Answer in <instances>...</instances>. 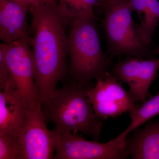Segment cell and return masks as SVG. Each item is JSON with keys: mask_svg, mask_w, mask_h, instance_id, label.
<instances>
[{"mask_svg": "<svg viewBox=\"0 0 159 159\" xmlns=\"http://www.w3.org/2000/svg\"><path fill=\"white\" fill-rule=\"evenodd\" d=\"M0 159H23L19 132H0Z\"/></svg>", "mask_w": 159, "mask_h": 159, "instance_id": "cell-15", "label": "cell"}, {"mask_svg": "<svg viewBox=\"0 0 159 159\" xmlns=\"http://www.w3.org/2000/svg\"><path fill=\"white\" fill-rule=\"evenodd\" d=\"M128 135L122 132L106 143L89 141L74 133L60 134L54 159H123L130 154L126 145Z\"/></svg>", "mask_w": 159, "mask_h": 159, "instance_id": "cell-5", "label": "cell"}, {"mask_svg": "<svg viewBox=\"0 0 159 159\" xmlns=\"http://www.w3.org/2000/svg\"><path fill=\"white\" fill-rule=\"evenodd\" d=\"M44 4L50 6H55L57 4V0H43Z\"/></svg>", "mask_w": 159, "mask_h": 159, "instance_id": "cell-20", "label": "cell"}, {"mask_svg": "<svg viewBox=\"0 0 159 159\" xmlns=\"http://www.w3.org/2000/svg\"><path fill=\"white\" fill-rule=\"evenodd\" d=\"M159 114V93L151 97L144 102L135 111L130 114L131 121L128 127L124 130L128 135L131 132L139 127L149 119Z\"/></svg>", "mask_w": 159, "mask_h": 159, "instance_id": "cell-14", "label": "cell"}, {"mask_svg": "<svg viewBox=\"0 0 159 159\" xmlns=\"http://www.w3.org/2000/svg\"><path fill=\"white\" fill-rule=\"evenodd\" d=\"M21 6L29 8L30 6H38L43 3V0H11Z\"/></svg>", "mask_w": 159, "mask_h": 159, "instance_id": "cell-18", "label": "cell"}, {"mask_svg": "<svg viewBox=\"0 0 159 159\" xmlns=\"http://www.w3.org/2000/svg\"><path fill=\"white\" fill-rule=\"evenodd\" d=\"M100 0H57L56 8L66 25L76 20L95 18Z\"/></svg>", "mask_w": 159, "mask_h": 159, "instance_id": "cell-13", "label": "cell"}, {"mask_svg": "<svg viewBox=\"0 0 159 159\" xmlns=\"http://www.w3.org/2000/svg\"><path fill=\"white\" fill-rule=\"evenodd\" d=\"M127 137L126 145L132 158L159 159V121L151 122L142 129H134Z\"/></svg>", "mask_w": 159, "mask_h": 159, "instance_id": "cell-12", "label": "cell"}, {"mask_svg": "<svg viewBox=\"0 0 159 159\" xmlns=\"http://www.w3.org/2000/svg\"><path fill=\"white\" fill-rule=\"evenodd\" d=\"M30 39L4 43L9 70V80L18 90L28 105L41 102L35 84L34 58Z\"/></svg>", "mask_w": 159, "mask_h": 159, "instance_id": "cell-7", "label": "cell"}, {"mask_svg": "<svg viewBox=\"0 0 159 159\" xmlns=\"http://www.w3.org/2000/svg\"><path fill=\"white\" fill-rule=\"evenodd\" d=\"M149 0H130L133 11H136L139 18L142 20V15L144 14L148 7Z\"/></svg>", "mask_w": 159, "mask_h": 159, "instance_id": "cell-17", "label": "cell"}, {"mask_svg": "<svg viewBox=\"0 0 159 159\" xmlns=\"http://www.w3.org/2000/svg\"><path fill=\"white\" fill-rule=\"evenodd\" d=\"M28 104L8 80L0 89V132H19L25 120Z\"/></svg>", "mask_w": 159, "mask_h": 159, "instance_id": "cell-10", "label": "cell"}, {"mask_svg": "<svg viewBox=\"0 0 159 159\" xmlns=\"http://www.w3.org/2000/svg\"><path fill=\"white\" fill-rule=\"evenodd\" d=\"M114 0H100L99 6H102L103 8H105L106 6H107L110 3Z\"/></svg>", "mask_w": 159, "mask_h": 159, "instance_id": "cell-19", "label": "cell"}, {"mask_svg": "<svg viewBox=\"0 0 159 159\" xmlns=\"http://www.w3.org/2000/svg\"><path fill=\"white\" fill-rule=\"evenodd\" d=\"M159 69V58L144 59L131 57L119 61L113 66L112 73L120 81L129 87V93L135 102H144L151 84L155 79Z\"/></svg>", "mask_w": 159, "mask_h": 159, "instance_id": "cell-9", "label": "cell"}, {"mask_svg": "<svg viewBox=\"0 0 159 159\" xmlns=\"http://www.w3.org/2000/svg\"><path fill=\"white\" fill-rule=\"evenodd\" d=\"M104 8L102 27L111 57L148 56L149 45L143 40L137 31L130 0H114Z\"/></svg>", "mask_w": 159, "mask_h": 159, "instance_id": "cell-4", "label": "cell"}, {"mask_svg": "<svg viewBox=\"0 0 159 159\" xmlns=\"http://www.w3.org/2000/svg\"><path fill=\"white\" fill-rule=\"evenodd\" d=\"M32 15L31 44L35 82L41 102L51 98L59 81L64 79L68 54L66 24L55 6L43 3L30 6Z\"/></svg>", "mask_w": 159, "mask_h": 159, "instance_id": "cell-1", "label": "cell"}, {"mask_svg": "<svg viewBox=\"0 0 159 159\" xmlns=\"http://www.w3.org/2000/svg\"><path fill=\"white\" fill-rule=\"evenodd\" d=\"M94 87L88 91L95 114L101 119L114 118L125 112L132 113L139 107L129 92L122 87L112 73L108 72L97 80Z\"/></svg>", "mask_w": 159, "mask_h": 159, "instance_id": "cell-8", "label": "cell"}, {"mask_svg": "<svg viewBox=\"0 0 159 159\" xmlns=\"http://www.w3.org/2000/svg\"><path fill=\"white\" fill-rule=\"evenodd\" d=\"M91 87L73 80L56 90L42 103L47 123H53L59 134L79 132L99 141L103 123L95 114L89 97Z\"/></svg>", "mask_w": 159, "mask_h": 159, "instance_id": "cell-2", "label": "cell"}, {"mask_svg": "<svg viewBox=\"0 0 159 159\" xmlns=\"http://www.w3.org/2000/svg\"><path fill=\"white\" fill-rule=\"evenodd\" d=\"M29 8L11 0H0V38L6 43L30 39L27 26Z\"/></svg>", "mask_w": 159, "mask_h": 159, "instance_id": "cell-11", "label": "cell"}, {"mask_svg": "<svg viewBox=\"0 0 159 159\" xmlns=\"http://www.w3.org/2000/svg\"><path fill=\"white\" fill-rule=\"evenodd\" d=\"M60 135L48 128L41 102L28 105L25 120L19 132L23 159L54 158Z\"/></svg>", "mask_w": 159, "mask_h": 159, "instance_id": "cell-6", "label": "cell"}, {"mask_svg": "<svg viewBox=\"0 0 159 159\" xmlns=\"http://www.w3.org/2000/svg\"><path fill=\"white\" fill-rule=\"evenodd\" d=\"M94 19L72 21L68 36L70 73L73 80L86 85L103 77L110 65V59L101 49Z\"/></svg>", "mask_w": 159, "mask_h": 159, "instance_id": "cell-3", "label": "cell"}, {"mask_svg": "<svg viewBox=\"0 0 159 159\" xmlns=\"http://www.w3.org/2000/svg\"><path fill=\"white\" fill-rule=\"evenodd\" d=\"M9 76V68L6 59V47L3 43L0 45V89L5 88Z\"/></svg>", "mask_w": 159, "mask_h": 159, "instance_id": "cell-16", "label": "cell"}]
</instances>
